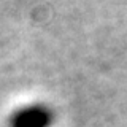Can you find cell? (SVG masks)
<instances>
[{
	"label": "cell",
	"mask_w": 127,
	"mask_h": 127,
	"mask_svg": "<svg viewBox=\"0 0 127 127\" xmlns=\"http://www.w3.org/2000/svg\"><path fill=\"white\" fill-rule=\"evenodd\" d=\"M54 121L56 114L49 106L43 103H35L22 106L11 113L6 127H51Z\"/></svg>",
	"instance_id": "cell-1"
}]
</instances>
